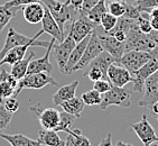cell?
Returning <instances> with one entry per match:
<instances>
[{
    "label": "cell",
    "instance_id": "cell-16",
    "mask_svg": "<svg viewBox=\"0 0 158 146\" xmlns=\"http://www.w3.org/2000/svg\"><path fill=\"white\" fill-rule=\"evenodd\" d=\"M98 35H99V40H100L103 51L112 55L117 62H120V58L125 53V43L120 42L109 34H103V35L98 34Z\"/></svg>",
    "mask_w": 158,
    "mask_h": 146
},
{
    "label": "cell",
    "instance_id": "cell-20",
    "mask_svg": "<svg viewBox=\"0 0 158 146\" xmlns=\"http://www.w3.org/2000/svg\"><path fill=\"white\" fill-rule=\"evenodd\" d=\"M90 36H91V35H89V36H86L85 38H83L81 42L76 43L75 47L73 49L72 53H71L70 56H69V60H67L66 64H65V67H64V71H63L64 74L71 75V74L74 72V67L79 63V61L81 60V58H82L83 52H84L85 47L88 45L89 40H90Z\"/></svg>",
    "mask_w": 158,
    "mask_h": 146
},
{
    "label": "cell",
    "instance_id": "cell-6",
    "mask_svg": "<svg viewBox=\"0 0 158 146\" xmlns=\"http://www.w3.org/2000/svg\"><path fill=\"white\" fill-rule=\"evenodd\" d=\"M95 24H93L90 19L86 17L85 14L79 11V15L76 16V18L72 21L71 24L70 32H69V35H70L76 43L81 42L83 38H85L86 36L91 35L92 32L95 29Z\"/></svg>",
    "mask_w": 158,
    "mask_h": 146
},
{
    "label": "cell",
    "instance_id": "cell-28",
    "mask_svg": "<svg viewBox=\"0 0 158 146\" xmlns=\"http://www.w3.org/2000/svg\"><path fill=\"white\" fill-rule=\"evenodd\" d=\"M113 62H117L116 58H113L112 55H110L108 52H106V51H102L90 64H94V65H98L100 67L102 72H103L104 76H106V79L109 81V79H108V69Z\"/></svg>",
    "mask_w": 158,
    "mask_h": 146
},
{
    "label": "cell",
    "instance_id": "cell-23",
    "mask_svg": "<svg viewBox=\"0 0 158 146\" xmlns=\"http://www.w3.org/2000/svg\"><path fill=\"white\" fill-rule=\"evenodd\" d=\"M0 138L7 140L11 146H44L38 140H31L23 134H0Z\"/></svg>",
    "mask_w": 158,
    "mask_h": 146
},
{
    "label": "cell",
    "instance_id": "cell-18",
    "mask_svg": "<svg viewBox=\"0 0 158 146\" xmlns=\"http://www.w3.org/2000/svg\"><path fill=\"white\" fill-rule=\"evenodd\" d=\"M44 8H45V12H44V17L42 19V29L44 31V33L48 34L53 38H55V41H58L61 43L65 38V34L61 31V28L57 25V23L55 21V19L53 18L49 10L45 6H44Z\"/></svg>",
    "mask_w": 158,
    "mask_h": 146
},
{
    "label": "cell",
    "instance_id": "cell-41",
    "mask_svg": "<svg viewBox=\"0 0 158 146\" xmlns=\"http://www.w3.org/2000/svg\"><path fill=\"white\" fill-rule=\"evenodd\" d=\"M140 15H141V12L138 10V8L135 6L134 3L127 2V8H126V12L123 17H127V18L130 19H137Z\"/></svg>",
    "mask_w": 158,
    "mask_h": 146
},
{
    "label": "cell",
    "instance_id": "cell-12",
    "mask_svg": "<svg viewBox=\"0 0 158 146\" xmlns=\"http://www.w3.org/2000/svg\"><path fill=\"white\" fill-rule=\"evenodd\" d=\"M143 92V99L139 100L140 107L150 108L156 101H158V70L146 79Z\"/></svg>",
    "mask_w": 158,
    "mask_h": 146
},
{
    "label": "cell",
    "instance_id": "cell-7",
    "mask_svg": "<svg viewBox=\"0 0 158 146\" xmlns=\"http://www.w3.org/2000/svg\"><path fill=\"white\" fill-rule=\"evenodd\" d=\"M103 51L102 46H101L100 40H99V35L95 32V29L92 32L91 36H90V40L88 42V45L85 47L84 52L81 60L79 61V63L74 67V72L79 70H84L89 67V64L91 63L98 55L100 54L101 52Z\"/></svg>",
    "mask_w": 158,
    "mask_h": 146
},
{
    "label": "cell",
    "instance_id": "cell-40",
    "mask_svg": "<svg viewBox=\"0 0 158 146\" xmlns=\"http://www.w3.org/2000/svg\"><path fill=\"white\" fill-rule=\"evenodd\" d=\"M111 87H112V84L110 83V81L104 80V79L94 81V84H93V89L97 90L98 92H100L101 94H103V93H106V91H109L110 89H111Z\"/></svg>",
    "mask_w": 158,
    "mask_h": 146
},
{
    "label": "cell",
    "instance_id": "cell-50",
    "mask_svg": "<svg viewBox=\"0 0 158 146\" xmlns=\"http://www.w3.org/2000/svg\"><path fill=\"white\" fill-rule=\"evenodd\" d=\"M157 143H158V138H157Z\"/></svg>",
    "mask_w": 158,
    "mask_h": 146
},
{
    "label": "cell",
    "instance_id": "cell-22",
    "mask_svg": "<svg viewBox=\"0 0 158 146\" xmlns=\"http://www.w3.org/2000/svg\"><path fill=\"white\" fill-rule=\"evenodd\" d=\"M79 87V81H73V82L65 84L61 88H58V90L53 94V102L56 106H60L62 102L69 100L71 98L75 97L76 89Z\"/></svg>",
    "mask_w": 158,
    "mask_h": 146
},
{
    "label": "cell",
    "instance_id": "cell-39",
    "mask_svg": "<svg viewBox=\"0 0 158 146\" xmlns=\"http://www.w3.org/2000/svg\"><path fill=\"white\" fill-rule=\"evenodd\" d=\"M2 104H3V106H5V108L12 114L17 113V110L19 109V106H20L19 101L17 100V98L14 97V96H12V97L6 98V99H3Z\"/></svg>",
    "mask_w": 158,
    "mask_h": 146
},
{
    "label": "cell",
    "instance_id": "cell-4",
    "mask_svg": "<svg viewBox=\"0 0 158 146\" xmlns=\"http://www.w3.org/2000/svg\"><path fill=\"white\" fill-rule=\"evenodd\" d=\"M53 85V87H58V83L53 79V76L47 72H37V73H31L26 75L18 81V85L16 89L14 97L17 98L21 90L24 89H42L46 85Z\"/></svg>",
    "mask_w": 158,
    "mask_h": 146
},
{
    "label": "cell",
    "instance_id": "cell-5",
    "mask_svg": "<svg viewBox=\"0 0 158 146\" xmlns=\"http://www.w3.org/2000/svg\"><path fill=\"white\" fill-rule=\"evenodd\" d=\"M31 113L40 120V124L44 129H53L57 127L60 124V111L55 108H47L42 104L29 107Z\"/></svg>",
    "mask_w": 158,
    "mask_h": 146
},
{
    "label": "cell",
    "instance_id": "cell-38",
    "mask_svg": "<svg viewBox=\"0 0 158 146\" xmlns=\"http://www.w3.org/2000/svg\"><path fill=\"white\" fill-rule=\"evenodd\" d=\"M89 70L88 72L84 73V76H88L89 79L91 80V81H98V80H101V79H106V76H104L103 72L101 70L100 67H98V65H94V64H89Z\"/></svg>",
    "mask_w": 158,
    "mask_h": 146
},
{
    "label": "cell",
    "instance_id": "cell-44",
    "mask_svg": "<svg viewBox=\"0 0 158 146\" xmlns=\"http://www.w3.org/2000/svg\"><path fill=\"white\" fill-rule=\"evenodd\" d=\"M98 146H113L112 145V136L111 134H108L103 140H101V143Z\"/></svg>",
    "mask_w": 158,
    "mask_h": 146
},
{
    "label": "cell",
    "instance_id": "cell-1",
    "mask_svg": "<svg viewBox=\"0 0 158 146\" xmlns=\"http://www.w3.org/2000/svg\"><path fill=\"white\" fill-rule=\"evenodd\" d=\"M40 2L49 10L64 34L65 24L69 21L72 23L79 15V11L69 2V0H40Z\"/></svg>",
    "mask_w": 158,
    "mask_h": 146
},
{
    "label": "cell",
    "instance_id": "cell-17",
    "mask_svg": "<svg viewBox=\"0 0 158 146\" xmlns=\"http://www.w3.org/2000/svg\"><path fill=\"white\" fill-rule=\"evenodd\" d=\"M55 44V38H53L49 41V45L46 49V52L44 54V56L40 58H36V60H31L28 64L27 69V74L31 73H37V72H47L51 73L53 71V65L49 62V55L53 49V46Z\"/></svg>",
    "mask_w": 158,
    "mask_h": 146
},
{
    "label": "cell",
    "instance_id": "cell-42",
    "mask_svg": "<svg viewBox=\"0 0 158 146\" xmlns=\"http://www.w3.org/2000/svg\"><path fill=\"white\" fill-rule=\"evenodd\" d=\"M33 2H40V0H10L8 2L3 3L5 8H11V7H23Z\"/></svg>",
    "mask_w": 158,
    "mask_h": 146
},
{
    "label": "cell",
    "instance_id": "cell-14",
    "mask_svg": "<svg viewBox=\"0 0 158 146\" xmlns=\"http://www.w3.org/2000/svg\"><path fill=\"white\" fill-rule=\"evenodd\" d=\"M76 42L70 36L67 35L63 41H62L60 44L53 46V49H54V54H55V60H56V63L58 65V70L63 73L64 67H65V64H66L67 60H69V56L72 53L73 49L75 47Z\"/></svg>",
    "mask_w": 158,
    "mask_h": 146
},
{
    "label": "cell",
    "instance_id": "cell-10",
    "mask_svg": "<svg viewBox=\"0 0 158 146\" xmlns=\"http://www.w3.org/2000/svg\"><path fill=\"white\" fill-rule=\"evenodd\" d=\"M130 127L137 134V136L139 137V140H141L143 146H150L152 143L157 142L158 136L156 135L152 126L150 125V122L147 118V115H143L139 122L131 124Z\"/></svg>",
    "mask_w": 158,
    "mask_h": 146
},
{
    "label": "cell",
    "instance_id": "cell-43",
    "mask_svg": "<svg viewBox=\"0 0 158 146\" xmlns=\"http://www.w3.org/2000/svg\"><path fill=\"white\" fill-rule=\"evenodd\" d=\"M98 1H99V0H83L82 7H81L80 11L83 12V14H86L92 7H94L95 5H97Z\"/></svg>",
    "mask_w": 158,
    "mask_h": 146
},
{
    "label": "cell",
    "instance_id": "cell-26",
    "mask_svg": "<svg viewBox=\"0 0 158 146\" xmlns=\"http://www.w3.org/2000/svg\"><path fill=\"white\" fill-rule=\"evenodd\" d=\"M35 58V52L34 51H31L29 55L27 58H24L19 60L18 62H16L15 64H12L11 71H10V74H11L16 80H20L23 79L26 74H27V69H28V64L29 62Z\"/></svg>",
    "mask_w": 158,
    "mask_h": 146
},
{
    "label": "cell",
    "instance_id": "cell-25",
    "mask_svg": "<svg viewBox=\"0 0 158 146\" xmlns=\"http://www.w3.org/2000/svg\"><path fill=\"white\" fill-rule=\"evenodd\" d=\"M60 106L62 107L63 111L70 114V115L75 116L76 118H80L81 117V113L83 111L85 107V104L83 102L82 98L79 97H73L69 99V100L62 102Z\"/></svg>",
    "mask_w": 158,
    "mask_h": 146
},
{
    "label": "cell",
    "instance_id": "cell-32",
    "mask_svg": "<svg viewBox=\"0 0 158 146\" xmlns=\"http://www.w3.org/2000/svg\"><path fill=\"white\" fill-rule=\"evenodd\" d=\"M21 7H11V8L0 10V33L5 29V27L8 25V23L15 17L17 11Z\"/></svg>",
    "mask_w": 158,
    "mask_h": 146
},
{
    "label": "cell",
    "instance_id": "cell-2",
    "mask_svg": "<svg viewBox=\"0 0 158 146\" xmlns=\"http://www.w3.org/2000/svg\"><path fill=\"white\" fill-rule=\"evenodd\" d=\"M155 42L150 38L148 34H145L138 27L137 20L135 19L127 33V38L125 41V52L128 51H145L150 52L156 47Z\"/></svg>",
    "mask_w": 158,
    "mask_h": 146
},
{
    "label": "cell",
    "instance_id": "cell-24",
    "mask_svg": "<svg viewBox=\"0 0 158 146\" xmlns=\"http://www.w3.org/2000/svg\"><path fill=\"white\" fill-rule=\"evenodd\" d=\"M38 142L44 146H64L65 142L53 129H43L38 133Z\"/></svg>",
    "mask_w": 158,
    "mask_h": 146
},
{
    "label": "cell",
    "instance_id": "cell-29",
    "mask_svg": "<svg viewBox=\"0 0 158 146\" xmlns=\"http://www.w3.org/2000/svg\"><path fill=\"white\" fill-rule=\"evenodd\" d=\"M104 12H106V0H99L97 5L94 7H92L85 15L93 24H95V26H99L101 17Z\"/></svg>",
    "mask_w": 158,
    "mask_h": 146
},
{
    "label": "cell",
    "instance_id": "cell-49",
    "mask_svg": "<svg viewBox=\"0 0 158 146\" xmlns=\"http://www.w3.org/2000/svg\"><path fill=\"white\" fill-rule=\"evenodd\" d=\"M150 146H158V145H156L155 143H152V145H150Z\"/></svg>",
    "mask_w": 158,
    "mask_h": 146
},
{
    "label": "cell",
    "instance_id": "cell-37",
    "mask_svg": "<svg viewBox=\"0 0 158 146\" xmlns=\"http://www.w3.org/2000/svg\"><path fill=\"white\" fill-rule=\"evenodd\" d=\"M136 20H137L138 27H139V29L143 32V33L149 34L152 31V24H150V17H149L148 14L141 12V15H140Z\"/></svg>",
    "mask_w": 158,
    "mask_h": 146
},
{
    "label": "cell",
    "instance_id": "cell-48",
    "mask_svg": "<svg viewBox=\"0 0 158 146\" xmlns=\"http://www.w3.org/2000/svg\"><path fill=\"white\" fill-rule=\"evenodd\" d=\"M1 9H6V8L3 7V5H1V6H0V10H1Z\"/></svg>",
    "mask_w": 158,
    "mask_h": 146
},
{
    "label": "cell",
    "instance_id": "cell-13",
    "mask_svg": "<svg viewBox=\"0 0 158 146\" xmlns=\"http://www.w3.org/2000/svg\"><path fill=\"white\" fill-rule=\"evenodd\" d=\"M49 45V41H38L33 43H28V44H25V45L20 46H16L14 49H11L10 51L6 53V55L3 56V58L0 61V67L5 65V64H15L16 62H18L19 60L25 58V54L27 52V49L31 46H40V47H45L47 49Z\"/></svg>",
    "mask_w": 158,
    "mask_h": 146
},
{
    "label": "cell",
    "instance_id": "cell-47",
    "mask_svg": "<svg viewBox=\"0 0 158 146\" xmlns=\"http://www.w3.org/2000/svg\"><path fill=\"white\" fill-rule=\"evenodd\" d=\"M126 2H128V3H134L135 1H137V0H125Z\"/></svg>",
    "mask_w": 158,
    "mask_h": 146
},
{
    "label": "cell",
    "instance_id": "cell-19",
    "mask_svg": "<svg viewBox=\"0 0 158 146\" xmlns=\"http://www.w3.org/2000/svg\"><path fill=\"white\" fill-rule=\"evenodd\" d=\"M17 85H18V80H16L5 69H1L0 71V100H3L8 97H12L15 94Z\"/></svg>",
    "mask_w": 158,
    "mask_h": 146
},
{
    "label": "cell",
    "instance_id": "cell-51",
    "mask_svg": "<svg viewBox=\"0 0 158 146\" xmlns=\"http://www.w3.org/2000/svg\"><path fill=\"white\" fill-rule=\"evenodd\" d=\"M106 1H109V0H106Z\"/></svg>",
    "mask_w": 158,
    "mask_h": 146
},
{
    "label": "cell",
    "instance_id": "cell-45",
    "mask_svg": "<svg viewBox=\"0 0 158 146\" xmlns=\"http://www.w3.org/2000/svg\"><path fill=\"white\" fill-rule=\"evenodd\" d=\"M150 109H152L154 117H155V118L157 119V122H158V101H156L155 104H154L152 107H150Z\"/></svg>",
    "mask_w": 158,
    "mask_h": 146
},
{
    "label": "cell",
    "instance_id": "cell-9",
    "mask_svg": "<svg viewBox=\"0 0 158 146\" xmlns=\"http://www.w3.org/2000/svg\"><path fill=\"white\" fill-rule=\"evenodd\" d=\"M155 58L152 52H145V51H128L125 52L120 58V63L132 74L135 71L143 67V64Z\"/></svg>",
    "mask_w": 158,
    "mask_h": 146
},
{
    "label": "cell",
    "instance_id": "cell-35",
    "mask_svg": "<svg viewBox=\"0 0 158 146\" xmlns=\"http://www.w3.org/2000/svg\"><path fill=\"white\" fill-rule=\"evenodd\" d=\"M14 114L8 111L2 104V100H0V134L6 131V128L11 122Z\"/></svg>",
    "mask_w": 158,
    "mask_h": 146
},
{
    "label": "cell",
    "instance_id": "cell-27",
    "mask_svg": "<svg viewBox=\"0 0 158 146\" xmlns=\"http://www.w3.org/2000/svg\"><path fill=\"white\" fill-rule=\"evenodd\" d=\"M67 133V138L65 140L64 146H92L91 142L88 137L82 134L81 129H69Z\"/></svg>",
    "mask_w": 158,
    "mask_h": 146
},
{
    "label": "cell",
    "instance_id": "cell-30",
    "mask_svg": "<svg viewBox=\"0 0 158 146\" xmlns=\"http://www.w3.org/2000/svg\"><path fill=\"white\" fill-rule=\"evenodd\" d=\"M108 2V10L110 14L116 16L118 18L123 17L127 8V2L125 0H109Z\"/></svg>",
    "mask_w": 158,
    "mask_h": 146
},
{
    "label": "cell",
    "instance_id": "cell-46",
    "mask_svg": "<svg viewBox=\"0 0 158 146\" xmlns=\"http://www.w3.org/2000/svg\"><path fill=\"white\" fill-rule=\"evenodd\" d=\"M116 146H134V145H131V144H128V143H125V142L119 140L118 143L116 144Z\"/></svg>",
    "mask_w": 158,
    "mask_h": 146
},
{
    "label": "cell",
    "instance_id": "cell-15",
    "mask_svg": "<svg viewBox=\"0 0 158 146\" xmlns=\"http://www.w3.org/2000/svg\"><path fill=\"white\" fill-rule=\"evenodd\" d=\"M108 79L112 85L122 88L132 81V76L120 62H113L108 69Z\"/></svg>",
    "mask_w": 158,
    "mask_h": 146
},
{
    "label": "cell",
    "instance_id": "cell-3",
    "mask_svg": "<svg viewBox=\"0 0 158 146\" xmlns=\"http://www.w3.org/2000/svg\"><path fill=\"white\" fill-rule=\"evenodd\" d=\"M100 109L106 110L110 106H118L121 108H129L131 106V90H128L125 87L112 85L109 91L103 93L101 100Z\"/></svg>",
    "mask_w": 158,
    "mask_h": 146
},
{
    "label": "cell",
    "instance_id": "cell-34",
    "mask_svg": "<svg viewBox=\"0 0 158 146\" xmlns=\"http://www.w3.org/2000/svg\"><path fill=\"white\" fill-rule=\"evenodd\" d=\"M118 23V17L116 16H113L112 14H110L109 11L104 12L102 17H101V21H100V25L102 26L103 28L104 33H108L112 29L114 26L117 25Z\"/></svg>",
    "mask_w": 158,
    "mask_h": 146
},
{
    "label": "cell",
    "instance_id": "cell-8",
    "mask_svg": "<svg viewBox=\"0 0 158 146\" xmlns=\"http://www.w3.org/2000/svg\"><path fill=\"white\" fill-rule=\"evenodd\" d=\"M43 34H44V31L40 29L35 36L27 37L26 35H23V34H19L18 32H16L12 27H9L8 33H7L6 41H5V44H3L2 49H0V61L2 60L3 56L6 55V53L8 51H10L11 49L16 47V46H20V45H25V44H28V43L36 42Z\"/></svg>",
    "mask_w": 158,
    "mask_h": 146
},
{
    "label": "cell",
    "instance_id": "cell-21",
    "mask_svg": "<svg viewBox=\"0 0 158 146\" xmlns=\"http://www.w3.org/2000/svg\"><path fill=\"white\" fill-rule=\"evenodd\" d=\"M23 12H24V18L25 20L29 23V24H38L42 23V19L44 17V12H45V8L42 2H33L23 8Z\"/></svg>",
    "mask_w": 158,
    "mask_h": 146
},
{
    "label": "cell",
    "instance_id": "cell-33",
    "mask_svg": "<svg viewBox=\"0 0 158 146\" xmlns=\"http://www.w3.org/2000/svg\"><path fill=\"white\" fill-rule=\"evenodd\" d=\"M82 100L86 106H97V105L101 104L102 100V96L100 92H98L97 90L92 89L90 91H86L82 94Z\"/></svg>",
    "mask_w": 158,
    "mask_h": 146
},
{
    "label": "cell",
    "instance_id": "cell-31",
    "mask_svg": "<svg viewBox=\"0 0 158 146\" xmlns=\"http://www.w3.org/2000/svg\"><path fill=\"white\" fill-rule=\"evenodd\" d=\"M60 124L56 128H55V131H65L66 133L69 129H71V127L74 125V122L77 118H76L75 116L73 115H70V114L65 113H60Z\"/></svg>",
    "mask_w": 158,
    "mask_h": 146
},
{
    "label": "cell",
    "instance_id": "cell-11",
    "mask_svg": "<svg viewBox=\"0 0 158 146\" xmlns=\"http://www.w3.org/2000/svg\"><path fill=\"white\" fill-rule=\"evenodd\" d=\"M157 70H158V58H152L147 63L143 64L140 69H138L137 71H135L131 74V76H132V81L131 82L134 83V91L141 93L143 91V84H145L146 79Z\"/></svg>",
    "mask_w": 158,
    "mask_h": 146
},
{
    "label": "cell",
    "instance_id": "cell-36",
    "mask_svg": "<svg viewBox=\"0 0 158 146\" xmlns=\"http://www.w3.org/2000/svg\"><path fill=\"white\" fill-rule=\"evenodd\" d=\"M134 5L140 12L149 14L152 9L158 8V0H137L134 2Z\"/></svg>",
    "mask_w": 158,
    "mask_h": 146
}]
</instances>
